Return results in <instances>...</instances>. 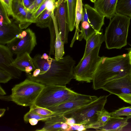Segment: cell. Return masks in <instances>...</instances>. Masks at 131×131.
Returning <instances> with one entry per match:
<instances>
[{
  "instance_id": "cell-1",
  "label": "cell",
  "mask_w": 131,
  "mask_h": 131,
  "mask_svg": "<svg viewBox=\"0 0 131 131\" xmlns=\"http://www.w3.org/2000/svg\"><path fill=\"white\" fill-rule=\"evenodd\" d=\"M131 73V64L128 54L112 57H101L94 72L92 87L102 89L107 83Z\"/></svg>"
},
{
  "instance_id": "cell-2",
  "label": "cell",
  "mask_w": 131,
  "mask_h": 131,
  "mask_svg": "<svg viewBox=\"0 0 131 131\" xmlns=\"http://www.w3.org/2000/svg\"><path fill=\"white\" fill-rule=\"evenodd\" d=\"M75 61L68 55L59 60L53 59L49 69L45 73L36 77L27 74V78L45 85L66 86L74 78L73 70Z\"/></svg>"
},
{
  "instance_id": "cell-3",
  "label": "cell",
  "mask_w": 131,
  "mask_h": 131,
  "mask_svg": "<svg viewBox=\"0 0 131 131\" xmlns=\"http://www.w3.org/2000/svg\"><path fill=\"white\" fill-rule=\"evenodd\" d=\"M131 18L126 16L116 14L110 20L104 35L106 48L121 49L127 45Z\"/></svg>"
},
{
  "instance_id": "cell-4",
  "label": "cell",
  "mask_w": 131,
  "mask_h": 131,
  "mask_svg": "<svg viewBox=\"0 0 131 131\" xmlns=\"http://www.w3.org/2000/svg\"><path fill=\"white\" fill-rule=\"evenodd\" d=\"M45 86L26 79L12 89V101L20 106H30L35 103Z\"/></svg>"
},
{
  "instance_id": "cell-5",
  "label": "cell",
  "mask_w": 131,
  "mask_h": 131,
  "mask_svg": "<svg viewBox=\"0 0 131 131\" xmlns=\"http://www.w3.org/2000/svg\"><path fill=\"white\" fill-rule=\"evenodd\" d=\"M78 93L66 86L45 85L34 104L39 106L47 108L65 102Z\"/></svg>"
},
{
  "instance_id": "cell-6",
  "label": "cell",
  "mask_w": 131,
  "mask_h": 131,
  "mask_svg": "<svg viewBox=\"0 0 131 131\" xmlns=\"http://www.w3.org/2000/svg\"><path fill=\"white\" fill-rule=\"evenodd\" d=\"M108 96H101L90 104L61 114L67 118H73L76 123L91 125L96 121L98 112L104 108Z\"/></svg>"
},
{
  "instance_id": "cell-7",
  "label": "cell",
  "mask_w": 131,
  "mask_h": 131,
  "mask_svg": "<svg viewBox=\"0 0 131 131\" xmlns=\"http://www.w3.org/2000/svg\"><path fill=\"white\" fill-rule=\"evenodd\" d=\"M101 46L94 49L84 58L81 59L74 68V79L78 81L87 83L92 81L93 75L101 57L99 54Z\"/></svg>"
},
{
  "instance_id": "cell-8",
  "label": "cell",
  "mask_w": 131,
  "mask_h": 131,
  "mask_svg": "<svg viewBox=\"0 0 131 131\" xmlns=\"http://www.w3.org/2000/svg\"><path fill=\"white\" fill-rule=\"evenodd\" d=\"M96 96L78 93L68 100L47 108L56 114H63L90 104L97 99Z\"/></svg>"
},
{
  "instance_id": "cell-9",
  "label": "cell",
  "mask_w": 131,
  "mask_h": 131,
  "mask_svg": "<svg viewBox=\"0 0 131 131\" xmlns=\"http://www.w3.org/2000/svg\"><path fill=\"white\" fill-rule=\"evenodd\" d=\"M67 0H58L56 2L55 16L63 44L68 43L70 31L68 23Z\"/></svg>"
},
{
  "instance_id": "cell-10",
  "label": "cell",
  "mask_w": 131,
  "mask_h": 131,
  "mask_svg": "<svg viewBox=\"0 0 131 131\" xmlns=\"http://www.w3.org/2000/svg\"><path fill=\"white\" fill-rule=\"evenodd\" d=\"M26 35L21 39H18L16 44L11 43L7 44V47L13 54L17 55L25 52L30 54L37 44L36 37L35 33L30 28L26 29Z\"/></svg>"
},
{
  "instance_id": "cell-11",
  "label": "cell",
  "mask_w": 131,
  "mask_h": 131,
  "mask_svg": "<svg viewBox=\"0 0 131 131\" xmlns=\"http://www.w3.org/2000/svg\"><path fill=\"white\" fill-rule=\"evenodd\" d=\"M102 89L117 96L124 94H131V73L109 82Z\"/></svg>"
},
{
  "instance_id": "cell-12",
  "label": "cell",
  "mask_w": 131,
  "mask_h": 131,
  "mask_svg": "<svg viewBox=\"0 0 131 131\" xmlns=\"http://www.w3.org/2000/svg\"><path fill=\"white\" fill-rule=\"evenodd\" d=\"M13 54L7 46L0 44V69L9 73L13 78L19 79L22 71L12 66L14 61Z\"/></svg>"
},
{
  "instance_id": "cell-13",
  "label": "cell",
  "mask_w": 131,
  "mask_h": 131,
  "mask_svg": "<svg viewBox=\"0 0 131 131\" xmlns=\"http://www.w3.org/2000/svg\"><path fill=\"white\" fill-rule=\"evenodd\" d=\"M12 10L13 17L19 22L18 26L22 30L34 23L33 14L28 11L20 3L13 0Z\"/></svg>"
},
{
  "instance_id": "cell-14",
  "label": "cell",
  "mask_w": 131,
  "mask_h": 131,
  "mask_svg": "<svg viewBox=\"0 0 131 131\" xmlns=\"http://www.w3.org/2000/svg\"><path fill=\"white\" fill-rule=\"evenodd\" d=\"M105 17L94 8L86 4L84 6L83 15L81 21L88 22L90 27L98 32L101 30V28L104 24Z\"/></svg>"
},
{
  "instance_id": "cell-15",
  "label": "cell",
  "mask_w": 131,
  "mask_h": 131,
  "mask_svg": "<svg viewBox=\"0 0 131 131\" xmlns=\"http://www.w3.org/2000/svg\"><path fill=\"white\" fill-rule=\"evenodd\" d=\"M23 31L13 22L0 25V44L4 45L11 42L16 38V35Z\"/></svg>"
},
{
  "instance_id": "cell-16",
  "label": "cell",
  "mask_w": 131,
  "mask_h": 131,
  "mask_svg": "<svg viewBox=\"0 0 131 131\" xmlns=\"http://www.w3.org/2000/svg\"><path fill=\"white\" fill-rule=\"evenodd\" d=\"M118 0H96L94 8L107 18L111 20L116 14Z\"/></svg>"
},
{
  "instance_id": "cell-17",
  "label": "cell",
  "mask_w": 131,
  "mask_h": 131,
  "mask_svg": "<svg viewBox=\"0 0 131 131\" xmlns=\"http://www.w3.org/2000/svg\"><path fill=\"white\" fill-rule=\"evenodd\" d=\"M127 117L124 118L118 116H111L106 124L99 128L97 130L119 131L128 123Z\"/></svg>"
},
{
  "instance_id": "cell-18",
  "label": "cell",
  "mask_w": 131,
  "mask_h": 131,
  "mask_svg": "<svg viewBox=\"0 0 131 131\" xmlns=\"http://www.w3.org/2000/svg\"><path fill=\"white\" fill-rule=\"evenodd\" d=\"M67 118L61 114H56L50 119L45 121L42 128L36 129L38 131H62L63 123L66 122Z\"/></svg>"
},
{
  "instance_id": "cell-19",
  "label": "cell",
  "mask_w": 131,
  "mask_h": 131,
  "mask_svg": "<svg viewBox=\"0 0 131 131\" xmlns=\"http://www.w3.org/2000/svg\"><path fill=\"white\" fill-rule=\"evenodd\" d=\"M104 35L102 30L95 32L86 40V44L84 55L82 59L84 58L95 48L101 46L105 41Z\"/></svg>"
},
{
  "instance_id": "cell-20",
  "label": "cell",
  "mask_w": 131,
  "mask_h": 131,
  "mask_svg": "<svg viewBox=\"0 0 131 131\" xmlns=\"http://www.w3.org/2000/svg\"><path fill=\"white\" fill-rule=\"evenodd\" d=\"M52 19L55 27L56 38L54 45L55 59L59 60L63 57L65 53L64 44L60 34L58 24L54 13L52 14Z\"/></svg>"
},
{
  "instance_id": "cell-21",
  "label": "cell",
  "mask_w": 131,
  "mask_h": 131,
  "mask_svg": "<svg viewBox=\"0 0 131 131\" xmlns=\"http://www.w3.org/2000/svg\"><path fill=\"white\" fill-rule=\"evenodd\" d=\"M12 66L24 71H25V68L29 66H31L36 69L33 63V58L27 52L17 55Z\"/></svg>"
},
{
  "instance_id": "cell-22",
  "label": "cell",
  "mask_w": 131,
  "mask_h": 131,
  "mask_svg": "<svg viewBox=\"0 0 131 131\" xmlns=\"http://www.w3.org/2000/svg\"><path fill=\"white\" fill-rule=\"evenodd\" d=\"M83 10V4L82 0H77L75 11V30L74 35L70 45V47H73L75 41L78 40V36L80 30L79 25L81 21L82 18Z\"/></svg>"
},
{
  "instance_id": "cell-23",
  "label": "cell",
  "mask_w": 131,
  "mask_h": 131,
  "mask_svg": "<svg viewBox=\"0 0 131 131\" xmlns=\"http://www.w3.org/2000/svg\"><path fill=\"white\" fill-rule=\"evenodd\" d=\"M42 55H36L33 58L34 64L36 69L40 70L39 75H42L46 73L50 68L53 58L49 56L47 60L42 58Z\"/></svg>"
},
{
  "instance_id": "cell-24",
  "label": "cell",
  "mask_w": 131,
  "mask_h": 131,
  "mask_svg": "<svg viewBox=\"0 0 131 131\" xmlns=\"http://www.w3.org/2000/svg\"><path fill=\"white\" fill-rule=\"evenodd\" d=\"M67 1L68 23L69 31H71L75 26V11L77 0Z\"/></svg>"
},
{
  "instance_id": "cell-25",
  "label": "cell",
  "mask_w": 131,
  "mask_h": 131,
  "mask_svg": "<svg viewBox=\"0 0 131 131\" xmlns=\"http://www.w3.org/2000/svg\"><path fill=\"white\" fill-rule=\"evenodd\" d=\"M97 118L96 121L91 125L85 126L87 129L93 128L97 130L100 128L104 126L111 116L110 113L104 108L102 110L99 111L97 114Z\"/></svg>"
},
{
  "instance_id": "cell-26",
  "label": "cell",
  "mask_w": 131,
  "mask_h": 131,
  "mask_svg": "<svg viewBox=\"0 0 131 131\" xmlns=\"http://www.w3.org/2000/svg\"><path fill=\"white\" fill-rule=\"evenodd\" d=\"M53 13L45 10L35 20L36 26L42 28L48 27L52 20V14Z\"/></svg>"
},
{
  "instance_id": "cell-27",
  "label": "cell",
  "mask_w": 131,
  "mask_h": 131,
  "mask_svg": "<svg viewBox=\"0 0 131 131\" xmlns=\"http://www.w3.org/2000/svg\"><path fill=\"white\" fill-rule=\"evenodd\" d=\"M116 14L131 18V0L118 1L116 8Z\"/></svg>"
},
{
  "instance_id": "cell-28",
  "label": "cell",
  "mask_w": 131,
  "mask_h": 131,
  "mask_svg": "<svg viewBox=\"0 0 131 131\" xmlns=\"http://www.w3.org/2000/svg\"><path fill=\"white\" fill-rule=\"evenodd\" d=\"M54 114L49 116H43L37 114L29 110V111L24 115V119L25 122L27 123L29 122V119L31 118H35L39 121H46L50 119Z\"/></svg>"
},
{
  "instance_id": "cell-29",
  "label": "cell",
  "mask_w": 131,
  "mask_h": 131,
  "mask_svg": "<svg viewBox=\"0 0 131 131\" xmlns=\"http://www.w3.org/2000/svg\"><path fill=\"white\" fill-rule=\"evenodd\" d=\"M48 28L50 35V48L49 54V56H50L55 54L54 45L56 38V31L52 19Z\"/></svg>"
},
{
  "instance_id": "cell-30",
  "label": "cell",
  "mask_w": 131,
  "mask_h": 131,
  "mask_svg": "<svg viewBox=\"0 0 131 131\" xmlns=\"http://www.w3.org/2000/svg\"><path fill=\"white\" fill-rule=\"evenodd\" d=\"M30 110L43 116H49L56 114L54 112L47 108L37 106L35 104L30 106Z\"/></svg>"
},
{
  "instance_id": "cell-31",
  "label": "cell",
  "mask_w": 131,
  "mask_h": 131,
  "mask_svg": "<svg viewBox=\"0 0 131 131\" xmlns=\"http://www.w3.org/2000/svg\"><path fill=\"white\" fill-rule=\"evenodd\" d=\"M110 113L111 116H125L129 119L131 118V106L123 107Z\"/></svg>"
},
{
  "instance_id": "cell-32",
  "label": "cell",
  "mask_w": 131,
  "mask_h": 131,
  "mask_svg": "<svg viewBox=\"0 0 131 131\" xmlns=\"http://www.w3.org/2000/svg\"><path fill=\"white\" fill-rule=\"evenodd\" d=\"M81 28L80 33L79 34L78 40L81 41L83 39L86 40L96 32L92 28L90 27L88 29H85Z\"/></svg>"
},
{
  "instance_id": "cell-33",
  "label": "cell",
  "mask_w": 131,
  "mask_h": 131,
  "mask_svg": "<svg viewBox=\"0 0 131 131\" xmlns=\"http://www.w3.org/2000/svg\"><path fill=\"white\" fill-rule=\"evenodd\" d=\"M0 25L2 24H8L12 21L8 17V15L4 7L0 3Z\"/></svg>"
},
{
  "instance_id": "cell-34",
  "label": "cell",
  "mask_w": 131,
  "mask_h": 131,
  "mask_svg": "<svg viewBox=\"0 0 131 131\" xmlns=\"http://www.w3.org/2000/svg\"><path fill=\"white\" fill-rule=\"evenodd\" d=\"M13 78L12 75L5 70L0 69V82L6 83Z\"/></svg>"
},
{
  "instance_id": "cell-35",
  "label": "cell",
  "mask_w": 131,
  "mask_h": 131,
  "mask_svg": "<svg viewBox=\"0 0 131 131\" xmlns=\"http://www.w3.org/2000/svg\"><path fill=\"white\" fill-rule=\"evenodd\" d=\"M13 0H0V3L6 9L8 16L12 15V4Z\"/></svg>"
},
{
  "instance_id": "cell-36",
  "label": "cell",
  "mask_w": 131,
  "mask_h": 131,
  "mask_svg": "<svg viewBox=\"0 0 131 131\" xmlns=\"http://www.w3.org/2000/svg\"><path fill=\"white\" fill-rule=\"evenodd\" d=\"M47 1L46 0L38 9L32 14L34 23H35V21L37 18L46 9V4Z\"/></svg>"
},
{
  "instance_id": "cell-37",
  "label": "cell",
  "mask_w": 131,
  "mask_h": 131,
  "mask_svg": "<svg viewBox=\"0 0 131 131\" xmlns=\"http://www.w3.org/2000/svg\"><path fill=\"white\" fill-rule=\"evenodd\" d=\"M86 129L84 125L80 124L75 123L69 125L68 128L66 131L77 130L78 131L85 130Z\"/></svg>"
},
{
  "instance_id": "cell-38",
  "label": "cell",
  "mask_w": 131,
  "mask_h": 131,
  "mask_svg": "<svg viewBox=\"0 0 131 131\" xmlns=\"http://www.w3.org/2000/svg\"><path fill=\"white\" fill-rule=\"evenodd\" d=\"M58 0H47L46 4V9L54 12L56 6V2Z\"/></svg>"
},
{
  "instance_id": "cell-39",
  "label": "cell",
  "mask_w": 131,
  "mask_h": 131,
  "mask_svg": "<svg viewBox=\"0 0 131 131\" xmlns=\"http://www.w3.org/2000/svg\"><path fill=\"white\" fill-rule=\"evenodd\" d=\"M118 96L123 101L131 104V94H124Z\"/></svg>"
},
{
  "instance_id": "cell-40",
  "label": "cell",
  "mask_w": 131,
  "mask_h": 131,
  "mask_svg": "<svg viewBox=\"0 0 131 131\" xmlns=\"http://www.w3.org/2000/svg\"><path fill=\"white\" fill-rule=\"evenodd\" d=\"M46 0H35L33 2L35 9L32 14L34 13Z\"/></svg>"
},
{
  "instance_id": "cell-41",
  "label": "cell",
  "mask_w": 131,
  "mask_h": 131,
  "mask_svg": "<svg viewBox=\"0 0 131 131\" xmlns=\"http://www.w3.org/2000/svg\"><path fill=\"white\" fill-rule=\"evenodd\" d=\"M32 0H22V4L27 9L33 3Z\"/></svg>"
},
{
  "instance_id": "cell-42",
  "label": "cell",
  "mask_w": 131,
  "mask_h": 131,
  "mask_svg": "<svg viewBox=\"0 0 131 131\" xmlns=\"http://www.w3.org/2000/svg\"><path fill=\"white\" fill-rule=\"evenodd\" d=\"M90 26L89 23L85 21H81V27L84 29H87L90 27Z\"/></svg>"
},
{
  "instance_id": "cell-43",
  "label": "cell",
  "mask_w": 131,
  "mask_h": 131,
  "mask_svg": "<svg viewBox=\"0 0 131 131\" xmlns=\"http://www.w3.org/2000/svg\"><path fill=\"white\" fill-rule=\"evenodd\" d=\"M66 123L69 125H71L76 123V121L73 118L70 117L67 118Z\"/></svg>"
},
{
  "instance_id": "cell-44",
  "label": "cell",
  "mask_w": 131,
  "mask_h": 131,
  "mask_svg": "<svg viewBox=\"0 0 131 131\" xmlns=\"http://www.w3.org/2000/svg\"><path fill=\"white\" fill-rule=\"evenodd\" d=\"M39 121L37 119L34 118H31L29 119V122L32 125H35L37 124Z\"/></svg>"
},
{
  "instance_id": "cell-45",
  "label": "cell",
  "mask_w": 131,
  "mask_h": 131,
  "mask_svg": "<svg viewBox=\"0 0 131 131\" xmlns=\"http://www.w3.org/2000/svg\"><path fill=\"white\" fill-rule=\"evenodd\" d=\"M40 72V69H36L34 70L32 74L31 73V75L33 77H36L39 74Z\"/></svg>"
},
{
  "instance_id": "cell-46",
  "label": "cell",
  "mask_w": 131,
  "mask_h": 131,
  "mask_svg": "<svg viewBox=\"0 0 131 131\" xmlns=\"http://www.w3.org/2000/svg\"><path fill=\"white\" fill-rule=\"evenodd\" d=\"M35 69L32 66H29L25 68V72L26 73L28 74L33 71Z\"/></svg>"
},
{
  "instance_id": "cell-47",
  "label": "cell",
  "mask_w": 131,
  "mask_h": 131,
  "mask_svg": "<svg viewBox=\"0 0 131 131\" xmlns=\"http://www.w3.org/2000/svg\"><path fill=\"white\" fill-rule=\"evenodd\" d=\"M0 99L5 101H12L10 95L4 96V95H0Z\"/></svg>"
},
{
  "instance_id": "cell-48",
  "label": "cell",
  "mask_w": 131,
  "mask_h": 131,
  "mask_svg": "<svg viewBox=\"0 0 131 131\" xmlns=\"http://www.w3.org/2000/svg\"><path fill=\"white\" fill-rule=\"evenodd\" d=\"M69 126V125L66 122L63 123L62 127V131H66L68 128Z\"/></svg>"
},
{
  "instance_id": "cell-49",
  "label": "cell",
  "mask_w": 131,
  "mask_h": 131,
  "mask_svg": "<svg viewBox=\"0 0 131 131\" xmlns=\"http://www.w3.org/2000/svg\"><path fill=\"white\" fill-rule=\"evenodd\" d=\"M6 94V93L4 90L0 86V94L1 95H4Z\"/></svg>"
},
{
  "instance_id": "cell-50",
  "label": "cell",
  "mask_w": 131,
  "mask_h": 131,
  "mask_svg": "<svg viewBox=\"0 0 131 131\" xmlns=\"http://www.w3.org/2000/svg\"><path fill=\"white\" fill-rule=\"evenodd\" d=\"M6 110L4 108H1L0 109V117H1L4 114Z\"/></svg>"
},
{
  "instance_id": "cell-51",
  "label": "cell",
  "mask_w": 131,
  "mask_h": 131,
  "mask_svg": "<svg viewBox=\"0 0 131 131\" xmlns=\"http://www.w3.org/2000/svg\"><path fill=\"white\" fill-rule=\"evenodd\" d=\"M49 56L47 53H44L42 55L41 57L47 60L49 58Z\"/></svg>"
},
{
  "instance_id": "cell-52",
  "label": "cell",
  "mask_w": 131,
  "mask_h": 131,
  "mask_svg": "<svg viewBox=\"0 0 131 131\" xmlns=\"http://www.w3.org/2000/svg\"><path fill=\"white\" fill-rule=\"evenodd\" d=\"M128 54L130 63L131 64V49L129 51Z\"/></svg>"
},
{
  "instance_id": "cell-53",
  "label": "cell",
  "mask_w": 131,
  "mask_h": 131,
  "mask_svg": "<svg viewBox=\"0 0 131 131\" xmlns=\"http://www.w3.org/2000/svg\"><path fill=\"white\" fill-rule=\"evenodd\" d=\"M22 4V0H15Z\"/></svg>"
},
{
  "instance_id": "cell-54",
  "label": "cell",
  "mask_w": 131,
  "mask_h": 131,
  "mask_svg": "<svg viewBox=\"0 0 131 131\" xmlns=\"http://www.w3.org/2000/svg\"><path fill=\"white\" fill-rule=\"evenodd\" d=\"M92 2L94 3L96 0H90Z\"/></svg>"
},
{
  "instance_id": "cell-55",
  "label": "cell",
  "mask_w": 131,
  "mask_h": 131,
  "mask_svg": "<svg viewBox=\"0 0 131 131\" xmlns=\"http://www.w3.org/2000/svg\"><path fill=\"white\" fill-rule=\"evenodd\" d=\"M35 0H32V1H33V2H34L35 1Z\"/></svg>"
}]
</instances>
